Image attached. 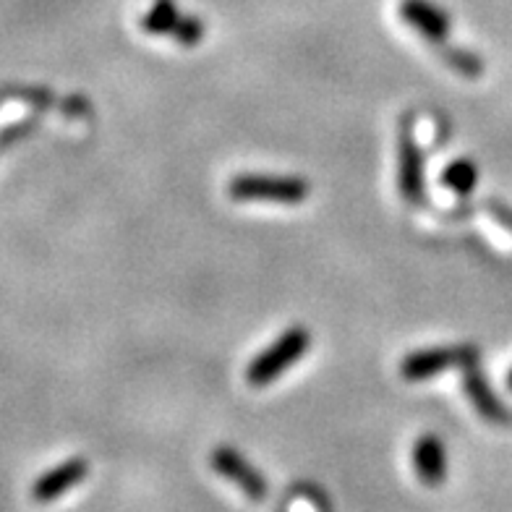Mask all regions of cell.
I'll use <instances>...</instances> for the list:
<instances>
[{
	"label": "cell",
	"instance_id": "7c38bea8",
	"mask_svg": "<svg viewBox=\"0 0 512 512\" xmlns=\"http://www.w3.org/2000/svg\"><path fill=\"white\" fill-rule=\"evenodd\" d=\"M442 61L455 68L460 76H468V79H476L484 71V61L479 55L463 48H442Z\"/></svg>",
	"mask_w": 512,
	"mask_h": 512
},
{
	"label": "cell",
	"instance_id": "4fadbf2b",
	"mask_svg": "<svg viewBox=\"0 0 512 512\" xmlns=\"http://www.w3.org/2000/svg\"><path fill=\"white\" fill-rule=\"evenodd\" d=\"M170 37H173L176 42H181L183 48H194V45H199L204 37L202 19H196V16H181L178 27L173 29Z\"/></svg>",
	"mask_w": 512,
	"mask_h": 512
},
{
	"label": "cell",
	"instance_id": "7a4b0ae2",
	"mask_svg": "<svg viewBox=\"0 0 512 512\" xmlns=\"http://www.w3.org/2000/svg\"><path fill=\"white\" fill-rule=\"evenodd\" d=\"M309 345L311 335L306 327H290V330L277 337L267 351H262L251 361L249 369H246V382L254 384V387L275 382L277 377H283L290 366L309 353Z\"/></svg>",
	"mask_w": 512,
	"mask_h": 512
},
{
	"label": "cell",
	"instance_id": "30bf717a",
	"mask_svg": "<svg viewBox=\"0 0 512 512\" xmlns=\"http://www.w3.org/2000/svg\"><path fill=\"white\" fill-rule=\"evenodd\" d=\"M181 11H178V6L173 3V0H155L152 3V8H149L147 14H144L142 19V29L147 34H157V37H162V34H173V29L178 27V21H181Z\"/></svg>",
	"mask_w": 512,
	"mask_h": 512
},
{
	"label": "cell",
	"instance_id": "6da1fadb",
	"mask_svg": "<svg viewBox=\"0 0 512 512\" xmlns=\"http://www.w3.org/2000/svg\"><path fill=\"white\" fill-rule=\"evenodd\" d=\"M311 186L298 176H270V173H243L228 183V194L236 202H272L301 204Z\"/></svg>",
	"mask_w": 512,
	"mask_h": 512
},
{
	"label": "cell",
	"instance_id": "5bb4252c",
	"mask_svg": "<svg viewBox=\"0 0 512 512\" xmlns=\"http://www.w3.org/2000/svg\"><path fill=\"white\" fill-rule=\"evenodd\" d=\"M507 387L512 390V369H510V374H507Z\"/></svg>",
	"mask_w": 512,
	"mask_h": 512
},
{
	"label": "cell",
	"instance_id": "52a82bcc",
	"mask_svg": "<svg viewBox=\"0 0 512 512\" xmlns=\"http://www.w3.org/2000/svg\"><path fill=\"white\" fill-rule=\"evenodd\" d=\"M89 465L84 458H71L63 460L61 465H55L50 471H45L40 479L32 484V499L34 502H55V499H61L63 494L71 492L74 486H79L81 481L87 479Z\"/></svg>",
	"mask_w": 512,
	"mask_h": 512
},
{
	"label": "cell",
	"instance_id": "8992f818",
	"mask_svg": "<svg viewBox=\"0 0 512 512\" xmlns=\"http://www.w3.org/2000/svg\"><path fill=\"white\" fill-rule=\"evenodd\" d=\"M400 19L434 45H442L450 37V16L432 0H400Z\"/></svg>",
	"mask_w": 512,
	"mask_h": 512
},
{
	"label": "cell",
	"instance_id": "5b68a950",
	"mask_svg": "<svg viewBox=\"0 0 512 512\" xmlns=\"http://www.w3.org/2000/svg\"><path fill=\"white\" fill-rule=\"evenodd\" d=\"M398 186L408 204L418 207L424 202V155L413 139L411 123H400L398 136Z\"/></svg>",
	"mask_w": 512,
	"mask_h": 512
},
{
	"label": "cell",
	"instance_id": "8fae6325",
	"mask_svg": "<svg viewBox=\"0 0 512 512\" xmlns=\"http://www.w3.org/2000/svg\"><path fill=\"white\" fill-rule=\"evenodd\" d=\"M476 181H479V168H476L471 160H465V157L463 160L450 162L445 168V173H442V183L460 196L471 194V191L476 189Z\"/></svg>",
	"mask_w": 512,
	"mask_h": 512
},
{
	"label": "cell",
	"instance_id": "9c48e42d",
	"mask_svg": "<svg viewBox=\"0 0 512 512\" xmlns=\"http://www.w3.org/2000/svg\"><path fill=\"white\" fill-rule=\"evenodd\" d=\"M413 468L421 484L439 486L447 479V452L437 434H424L413 445Z\"/></svg>",
	"mask_w": 512,
	"mask_h": 512
},
{
	"label": "cell",
	"instance_id": "3957f363",
	"mask_svg": "<svg viewBox=\"0 0 512 512\" xmlns=\"http://www.w3.org/2000/svg\"><path fill=\"white\" fill-rule=\"evenodd\" d=\"M479 364V351L473 345H450V348H426L413 351L400 361V377L408 382H424L450 369H465Z\"/></svg>",
	"mask_w": 512,
	"mask_h": 512
},
{
	"label": "cell",
	"instance_id": "277c9868",
	"mask_svg": "<svg viewBox=\"0 0 512 512\" xmlns=\"http://www.w3.org/2000/svg\"><path fill=\"white\" fill-rule=\"evenodd\" d=\"M209 465L215 468L217 476H223L225 481L238 486L251 502L267 499L270 486H267V479L262 476V471H256L254 465L243 458L241 452L233 450V447H215L212 455H209Z\"/></svg>",
	"mask_w": 512,
	"mask_h": 512
},
{
	"label": "cell",
	"instance_id": "ba28073f",
	"mask_svg": "<svg viewBox=\"0 0 512 512\" xmlns=\"http://www.w3.org/2000/svg\"><path fill=\"white\" fill-rule=\"evenodd\" d=\"M465 377H463V387H465V395L471 398L473 408L479 411L481 418L486 421H492V424H510L512 416L507 411L502 400L494 395L492 384L486 382L484 374L479 371V364H471L465 366Z\"/></svg>",
	"mask_w": 512,
	"mask_h": 512
}]
</instances>
